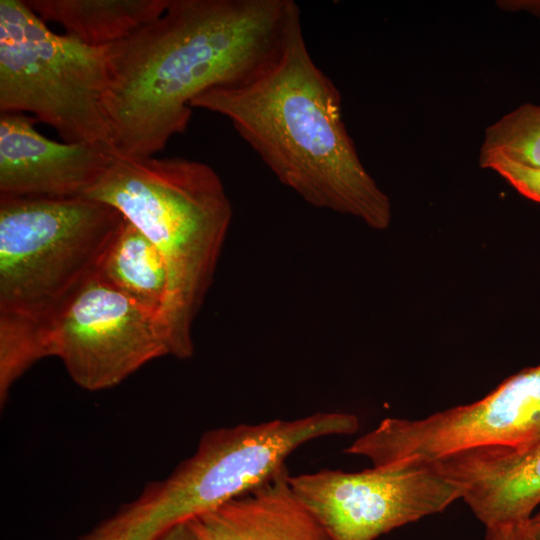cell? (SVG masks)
Instances as JSON below:
<instances>
[{"mask_svg":"<svg viewBox=\"0 0 540 540\" xmlns=\"http://www.w3.org/2000/svg\"><path fill=\"white\" fill-rule=\"evenodd\" d=\"M293 0H169L110 45L103 108L114 154L144 158L184 133L191 102L243 79L278 46Z\"/></svg>","mask_w":540,"mask_h":540,"instance_id":"6da1fadb","label":"cell"},{"mask_svg":"<svg viewBox=\"0 0 540 540\" xmlns=\"http://www.w3.org/2000/svg\"><path fill=\"white\" fill-rule=\"evenodd\" d=\"M191 107L227 118L276 179L307 204L375 230L389 227L390 199L359 158L341 94L312 58L296 3L278 46L259 67L204 91Z\"/></svg>","mask_w":540,"mask_h":540,"instance_id":"7a4b0ae2","label":"cell"},{"mask_svg":"<svg viewBox=\"0 0 540 540\" xmlns=\"http://www.w3.org/2000/svg\"><path fill=\"white\" fill-rule=\"evenodd\" d=\"M85 197L117 209L165 259L177 356L191 358L192 325L212 285L233 215L220 176L206 163L181 157L114 155Z\"/></svg>","mask_w":540,"mask_h":540,"instance_id":"3957f363","label":"cell"},{"mask_svg":"<svg viewBox=\"0 0 540 540\" xmlns=\"http://www.w3.org/2000/svg\"><path fill=\"white\" fill-rule=\"evenodd\" d=\"M123 222L85 196H0V312L48 320L96 274Z\"/></svg>","mask_w":540,"mask_h":540,"instance_id":"277c9868","label":"cell"},{"mask_svg":"<svg viewBox=\"0 0 540 540\" xmlns=\"http://www.w3.org/2000/svg\"><path fill=\"white\" fill-rule=\"evenodd\" d=\"M109 47L54 33L24 0H0V113L28 112L63 142L113 152L103 108Z\"/></svg>","mask_w":540,"mask_h":540,"instance_id":"5b68a950","label":"cell"},{"mask_svg":"<svg viewBox=\"0 0 540 540\" xmlns=\"http://www.w3.org/2000/svg\"><path fill=\"white\" fill-rule=\"evenodd\" d=\"M288 482L332 540H375L462 498L460 483L436 462L373 466L359 472L322 469L289 475Z\"/></svg>","mask_w":540,"mask_h":540,"instance_id":"8992f818","label":"cell"},{"mask_svg":"<svg viewBox=\"0 0 540 540\" xmlns=\"http://www.w3.org/2000/svg\"><path fill=\"white\" fill-rule=\"evenodd\" d=\"M50 357L80 388L117 386L152 360L172 356L162 325L96 275L49 319Z\"/></svg>","mask_w":540,"mask_h":540,"instance_id":"52a82bcc","label":"cell"},{"mask_svg":"<svg viewBox=\"0 0 540 540\" xmlns=\"http://www.w3.org/2000/svg\"><path fill=\"white\" fill-rule=\"evenodd\" d=\"M36 122L25 113H0V196H85L114 153L89 143L53 141L34 128Z\"/></svg>","mask_w":540,"mask_h":540,"instance_id":"ba28073f","label":"cell"},{"mask_svg":"<svg viewBox=\"0 0 540 540\" xmlns=\"http://www.w3.org/2000/svg\"><path fill=\"white\" fill-rule=\"evenodd\" d=\"M487 527L525 522L540 506V440L521 450L474 449L435 460Z\"/></svg>","mask_w":540,"mask_h":540,"instance_id":"9c48e42d","label":"cell"},{"mask_svg":"<svg viewBox=\"0 0 540 540\" xmlns=\"http://www.w3.org/2000/svg\"><path fill=\"white\" fill-rule=\"evenodd\" d=\"M439 428L453 452L533 445L540 440V365L510 376L473 403L443 410Z\"/></svg>","mask_w":540,"mask_h":540,"instance_id":"30bf717a","label":"cell"},{"mask_svg":"<svg viewBox=\"0 0 540 540\" xmlns=\"http://www.w3.org/2000/svg\"><path fill=\"white\" fill-rule=\"evenodd\" d=\"M287 469L191 520L199 540H332L294 495Z\"/></svg>","mask_w":540,"mask_h":540,"instance_id":"8fae6325","label":"cell"},{"mask_svg":"<svg viewBox=\"0 0 540 540\" xmlns=\"http://www.w3.org/2000/svg\"><path fill=\"white\" fill-rule=\"evenodd\" d=\"M157 320L177 358L172 332V285L168 266L155 245L124 219L96 274Z\"/></svg>","mask_w":540,"mask_h":540,"instance_id":"7c38bea8","label":"cell"},{"mask_svg":"<svg viewBox=\"0 0 540 540\" xmlns=\"http://www.w3.org/2000/svg\"><path fill=\"white\" fill-rule=\"evenodd\" d=\"M44 22L60 24L65 34L105 47L123 41L163 14L169 0H24Z\"/></svg>","mask_w":540,"mask_h":540,"instance_id":"4fadbf2b","label":"cell"},{"mask_svg":"<svg viewBox=\"0 0 540 540\" xmlns=\"http://www.w3.org/2000/svg\"><path fill=\"white\" fill-rule=\"evenodd\" d=\"M501 163L540 168V105L526 103L487 127L479 152V166Z\"/></svg>","mask_w":540,"mask_h":540,"instance_id":"5bb4252c","label":"cell"},{"mask_svg":"<svg viewBox=\"0 0 540 540\" xmlns=\"http://www.w3.org/2000/svg\"><path fill=\"white\" fill-rule=\"evenodd\" d=\"M48 320L0 312V406L16 381L35 363L50 357Z\"/></svg>","mask_w":540,"mask_h":540,"instance_id":"9a60e30c","label":"cell"},{"mask_svg":"<svg viewBox=\"0 0 540 540\" xmlns=\"http://www.w3.org/2000/svg\"><path fill=\"white\" fill-rule=\"evenodd\" d=\"M492 170L504 178L518 193L540 203V168L501 163Z\"/></svg>","mask_w":540,"mask_h":540,"instance_id":"2e32d148","label":"cell"},{"mask_svg":"<svg viewBox=\"0 0 540 540\" xmlns=\"http://www.w3.org/2000/svg\"><path fill=\"white\" fill-rule=\"evenodd\" d=\"M485 540H524L523 523L487 526Z\"/></svg>","mask_w":540,"mask_h":540,"instance_id":"e0dca14e","label":"cell"},{"mask_svg":"<svg viewBox=\"0 0 540 540\" xmlns=\"http://www.w3.org/2000/svg\"><path fill=\"white\" fill-rule=\"evenodd\" d=\"M496 5L505 11H522L540 18V0H502Z\"/></svg>","mask_w":540,"mask_h":540,"instance_id":"ac0fdd59","label":"cell"},{"mask_svg":"<svg viewBox=\"0 0 540 540\" xmlns=\"http://www.w3.org/2000/svg\"><path fill=\"white\" fill-rule=\"evenodd\" d=\"M160 540H199L189 522H183L169 530Z\"/></svg>","mask_w":540,"mask_h":540,"instance_id":"d6986e66","label":"cell"},{"mask_svg":"<svg viewBox=\"0 0 540 540\" xmlns=\"http://www.w3.org/2000/svg\"><path fill=\"white\" fill-rule=\"evenodd\" d=\"M524 540H540V509L523 522Z\"/></svg>","mask_w":540,"mask_h":540,"instance_id":"ffe728a7","label":"cell"}]
</instances>
